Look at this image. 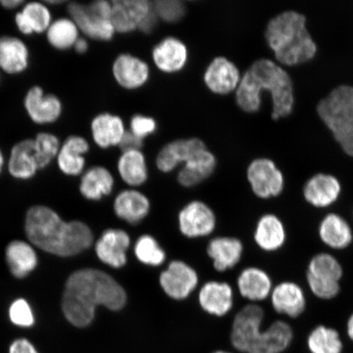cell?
I'll return each mask as SVG.
<instances>
[{
    "mask_svg": "<svg viewBox=\"0 0 353 353\" xmlns=\"http://www.w3.org/2000/svg\"><path fill=\"white\" fill-rule=\"evenodd\" d=\"M114 178L108 169L101 166L90 168L83 174L79 191L90 201H99L112 192Z\"/></svg>",
    "mask_w": 353,
    "mask_h": 353,
    "instance_id": "d6a6232c",
    "label": "cell"
},
{
    "mask_svg": "<svg viewBox=\"0 0 353 353\" xmlns=\"http://www.w3.org/2000/svg\"><path fill=\"white\" fill-rule=\"evenodd\" d=\"M143 140L138 138L130 131H126L125 135L119 147L122 150V152L128 151H134V150H140L143 148Z\"/></svg>",
    "mask_w": 353,
    "mask_h": 353,
    "instance_id": "7bdbcfd3",
    "label": "cell"
},
{
    "mask_svg": "<svg viewBox=\"0 0 353 353\" xmlns=\"http://www.w3.org/2000/svg\"><path fill=\"white\" fill-rule=\"evenodd\" d=\"M73 48L79 54H85L88 50V43L85 38L79 37L74 43Z\"/></svg>",
    "mask_w": 353,
    "mask_h": 353,
    "instance_id": "7dc6e473",
    "label": "cell"
},
{
    "mask_svg": "<svg viewBox=\"0 0 353 353\" xmlns=\"http://www.w3.org/2000/svg\"><path fill=\"white\" fill-rule=\"evenodd\" d=\"M347 329L348 336H350L353 341V313L350 317V319H348Z\"/></svg>",
    "mask_w": 353,
    "mask_h": 353,
    "instance_id": "c3c4849f",
    "label": "cell"
},
{
    "mask_svg": "<svg viewBox=\"0 0 353 353\" xmlns=\"http://www.w3.org/2000/svg\"><path fill=\"white\" fill-rule=\"evenodd\" d=\"M251 188L256 196L268 199L279 196L284 188V176L270 159L259 158L247 170Z\"/></svg>",
    "mask_w": 353,
    "mask_h": 353,
    "instance_id": "9c48e42d",
    "label": "cell"
},
{
    "mask_svg": "<svg viewBox=\"0 0 353 353\" xmlns=\"http://www.w3.org/2000/svg\"><path fill=\"white\" fill-rule=\"evenodd\" d=\"M271 92L274 120L292 112L294 97L292 79L286 70L270 59L255 61L243 74L236 90V103L246 112H258L262 91Z\"/></svg>",
    "mask_w": 353,
    "mask_h": 353,
    "instance_id": "3957f363",
    "label": "cell"
},
{
    "mask_svg": "<svg viewBox=\"0 0 353 353\" xmlns=\"http://www.w3.org/2000/svg\"><path fill=\"white\" fill-rule=\"evenodd\" d=\"M237 285L241 296L250 301H262L272 293L270 276L258 268L245 269L238 277Z\"/></svg>",
    "mask_w": 353,
    "mask_h": 353,
    "instance_id": "f1b7e54d",
    "label": "cell"
},
{
    "mask_svg": "<svg viewBox=\"0 0 353 353\" xmlns=\"http://www.w3.org/2000/svg\"><path fill=\"white\" fill-rule=\"evenodd\" d=\"M125 132L122 119L112 114H100L91 123L92 139L103 149L120 145Z\"/></svg>",
    "mask_w": 353,
    "mask_h": 353,
    "instance_id": "d4e9b609",
    "label": "cell"
},
{
    "mask_svg": "<svg viewBox=\"0 0 353 353\" xmlns=\"http://www.w3.org/2000/svg\"><path fill=\"white\" fill-rule=\"evenodd\" d=\"M272 304L274 310L295 319L302 314L306 308V298L303 290L296 283L282 282L272 291Z\"/></svg>",
    "mask_w": 353,
    "mask_h": 353,
    "instance_id": "ffe728a7",
    "label": "cell"
},
{
    "mask_svg": "<svg viewBox=\"0 0 353 353\" xmlns=\"http://www.w3.org/2000/svg\"><path fill=\"white\" fill-rule=\"evenodd\" d=\"M59 139L50 132H41L34 139V156L39 170H42L57 158L61 148Z\"/></svg>",
    "mask_w": 353,
    "mask_h": 353,
    "instance_id": "f35d334b",
    "label": "cell"
},
{
    "mask_svg": "<svg viewBox=\"0 0 353 353\" xmlns=\"http://www.w3.org/2000/svg\"><path fill=\"white\" fill-rule=\"evenodd\" d=\"M134 254L139 261L148 266L158 267L165 261L166 254L154 238L143 235L134 245Z\"/></svg>",
    "mask_w": 353,
    "mask_h": 353,
    "instance_id": "74e56055",
    "label": "cell"
},
{
    "mask_svg": "<svg viewBox=\"0 0 353 353\" xmlns=\"http://www.w3.org/2000/svg\"><path fill=\"white\" fill-rule=\"evenodd\" d=\"M158 20V17L152 8V12L145 17L139 29L143 33H151L156 28Z\"/></svg>",
    "mask_w": 353,
    "mask_h": 353,
    "instance_id": "f6af8a7d",
    "label": "cell"
},
{
    "mask_svg": "<svg viewBox=\"0 0 353 353\" xmlns=\"http://www.w3.org/2000/svg\"><path fill=\"white\" fill-rule=\"evenodd\" d=\"M90 151V143L81 136L68 137L61 145L57 157V165L63 174L77 176L82 173L85 166L83 154Z\"/></svg>",
    "mask_w": 353,
    "mask_h": 353,
    "instance_id": "44dd1931",
    "label": "cell"
},
{
    "mask_svg": "<svg viewBox=\"0 0 353 353\" xmlns=\"http://www.w3.org/2000/svg\"><path fill=\"white\" fill-rule=\"evenodd\" d=\"M317 112L343 151L353 156V86L335 88L321 100Z\"/></svg>",
    "mask_w": 353,
    "mask_h": 353,
    "instance_id": "8992f818",
    "label": "cell"
},
{
    "mask_svg": "<svg viewBox=\"0 0 353 353\" xmlns=\"http://www.w3.org/2000/svg\"><path fill=\"white\" fill-rule=\"evenodd\" d=\"M6 261L13 276L24 278L32 272L38 264L33 247L22 241H13L6 248Z\"/></svg>",
    "mask_w": 353,
    "mask_h": 353,
    "instance_id": "f546056e",
    "label": "cell"
},
{
    "mask_svg": "<svg viewBox=\"0 0 353 353\" xmlns=\"http://www.w3.org/2000/svg\"><path fill=\"white\" fill-rule=\"evenodd\" d=\"M212 353H233V352H228V351H225V350H218V351H215V352H212Z\"/></svg>",
    "mask_w": 353,
    "mask_h": 353,
    "instance_id": "816d5d0a",
    "label": "cell"
},
{
    "mask_svg": "<svg viewBox=\"0 0 353 353\" xmlns=\"http://www.w3.org/2000/svg\"><path fill=\"white\" fill-rule=\"evenodd\" d=\"M39 170L34 156V139L20 141L11 149L8 171L13 178L29 179Z\"/></svg>",
    "mask_w": 353,
    "mask_h": 353,
    "instance_id": "4316f807",
    "label": "cell"
},
{
    "mask_svg": "<svg viewBox=\"0 0 353 353\" xmlns=\"http://www.w3.org/2000/svg\"><path fill=\"white\" fill-rule=\"evenodd\" d=\"M152 8L159 20L174 23L183 19L186 7L179 0H157L152 2Z\"/></svg>",
    "mask_w": 353,
    "mask_h": 353,
    "instance_id": "ab89813d",
    "label": "cell"
},
{
    "mask_svg": "<svg viewBox=\"0 0 353 353\" xmlns=\"http://www.w3.org/2000/svg\"><path fill=\"white\" fill-rule=\"evenodd\" d=\"M117 167L121 178L129 186L139 187L148 180L147 161L140 150L122 152Z\"/></svg>",
    "mask_w": 353,
    "mask_h": 353,
    "instance_id": "836d02e7",
    "label": "cell"
},
{
    "mask_svg": "<svg viewBox=\"0 0 353 353\" xmlns=\"http://www.w3.org/2000/svg\"><path fill=\"white\" fill-rule=\"evenodd\" d=\"M341 185L335 176L319 174L312 176L303 188V196L309 204L316 208H325L338 200Z\"/></svg>",
    "mask_w": 353,
    "mask_h": 353,
    "instance_id": "d6986e66",
    "label": "cell"
},
{
    "mask_svg": "<svg viewBox=\"0 0 353 353\" xmlns=\"http://www.w3.org/2000/svg\"><path fill=\"white\" fill-rule=\"evenodd\" d=\"M26 232L35 246L60 257L81 254L94 241L91 229L85 223L79 221L65 222L55 211L42 205L28 210Z\"/></svg>",
    "mask_w": 353,
    "mask_h": 353,
    "instance_id": "7a4b0ae2",
    "label": "cell"
},
{
    "mask_svg": "<svg viewBox=\"0 0 353 353\" xmlns=\"http://www.w3.org/2000/svg\"><path fill=\"white\" fill-rule=\"evenodd\" d=\"M157 128V122L153 118L143 116V114H136L131 119L130 131L138 138L144 140L156 132Z\"/></svg>",
    "mask_w": 353,
    "mask_h": 353,
    "instance_id": "b9f144b4",
    "label": "cell"
},
{
    "mask_svg": "<svg viewBox=\"0 0 353 353\" xmlns=\"http://www.w3.org/2000/svg\"><path fill=\"white\" fill-rule=\"evenodd\" d=\"M24 107L30 120L37 125L56 122L63 112L61 100L54 94H44L41 87L34 86L28 90Z\"/></svg>",
    "mask_w": 353,
    "mask_h": 353,
    "instance_id": "4fadbf2b",
    "label": "cell"
},
{
    "mask_svg": "<svg viewBox=\"0 0 353 353\" xmlns=\"http://www.w3.org/2000/svg\"><path fill=\"white\" fill-rule=\"evenodd\" d=\"M321 239L330 248L343 250L352 241V232L347 221L336 214H329L319 227Z\"/></svg>",
    "mask_w": 353,
    "mask_h": 353,
    "instance_id": "4dcf8cb0",
    "label": "cell"
},
{
    "mask_svg": "<svg viewBox=\"0 0 353 353\" xmlns=\"http://www.w3.org/2000/svg\"><path fill=\"white\" fill-rule=\"evenodd\" d=\"M112 3V23L114 32L130 33L139 29L152 10L148 0H114Z\"/></svg>",
    "mask_w": 353,
    "mask_h": 353,
    "instance_id": "7c38bea8",
    "label": "cell"
},
{
    "mask_svg": "<svg viewBox=\"0 0 353 353\" xmlns=\"http://www.w3.org/2000/svg\"><path fill=\"white\" fill-rule=\"evenodd\" d=\"M207 252L213 259L216 270L224 272L240 262L243 245L236 238L217 237L210 241Z\"/></svg>",
    "mask_w": 353,
    "mask_h": 353,
    "instance_id": "83f0119b",
    "label": "cell"
},
{
    "mask_svg": "<svg viewBox=\"0 0 353 353\" xmlns=\"http://www.w3.org/2000/svg\"><path fill=\"white\" fill-rule=\"evenodd\" d=\"M46 4H50V6H57V4H61L65 3L61 0H48V1L43 2Z\"/></svg>",
    "mask_w": 353,
    "mask_h": 353,
    "instance_id": "681fc988",
    "label": "cell"
},
{
    "mask_svg": "<svg viewBox=\"0 0 353 353\" xmlns=\"http://www.w3.org/2000/svg\"><path fill=\"white\" fill-rule=\"evenodd\" d=\"M114 210L118 218L130 224H138L150 211L148 198L136 190H125L116 197Z\"/></svg>",
    "mask_w": 353,
    "mask_h": 353,
    "instance_id": "484cf974",
    "label": "cell"
},
{
    "mask_svg": "<svg viewBox=\"0 0 353 353\" xmlns=\"http://www.w3.org/2000/svg\"><path fill=\"white\" fill-rule=\"evenodd\" d=\"M342 276L341 265L331 254H316L308 264L307 284L317 298L331 299L336 297L341 290L339 281Z\"/></svg>",
    "mask_w": 353,
    "mask_h": 353,
    "instance_id": "ba28073f",
    "label": "cell"
},
{
    "mask_svg": "<svg viewBox=\"0 0 353 353\" xmlns=\"http://www.w3.org/2000/svg\"><path fill=\"white\" fill-rule=\"evenodd\" d=\"M160 284L164 292L171 299H187L198 285V275L194 269L183 261L171 262L161 272Z\"/></svg>",
    "mask_w": 353,
    "mask_h": 353,
    "instance_id": "30bf717a",
    "label": "cell"
},
{
    "mask_svg": "<svg viewBox=\"0 0 353 353\" xmlns=\"http://www.w3.org/2000/svg\"><path fill=\"white\" fill-rule=\"evenodd\" d=\"M70 19L77 24L79 32L95 41H109L114 37L112 23V3L105 0L90 3L70 2L68 6Z\"/></svg>",
    "mask_w": 353,
    "mask_h": 353,
    "instance_id": "52a82bcc",
    "label": "cell"
},
{
    "mask_svg": "<svg viewBox=\"0 0 353 353\" xmlns=\"http://www.w3.org/2000/svg\"><path fill=\"white\" fill-rule=\"evenodd\" d=\"M217 161L214 154L201 150L190 159L178 174L179 183L185 188H192L210 178L215 170Z\"/></svg>",
    "mask_w": 353,
    "mask_h": 353,
    "instance_id": "603a6c76",
    "label": "cell"
},
{
    "mask_svg": "<svg viewBox=\"0 0 353 353\" xmlns=\"http://www.w3.org/2000/svg\"><path fill=\"white\" fill-rule=\"evenodd\" d=\"M79 30L70 17H61L52 21L46 30L48 43L59 50H68L73 48L79 37Z\"/></svg>",
    "mask_w": 353,
    "mask_h": 353,
    "instance_id": "e575fe53",
    "label": "cell"
},
{
    "mask_svg": "<svg viewBox=\"0 0 353 353\" xmlns=\"http://www.w3.org/2000/svg\"><path fill=\"white\" fill-rule=\"evenodd\" d=\"M152 59L163 72L176 73L182 70L188 60V50L180 39L175 37L163 39L154 47Z\"/></svg>",
    "mask_w": 353,
    "mask_h": 353,
    "instance_id": "ac0fdd59",
    "label": "cell"
},
{
    "mask_svg": "<svg viewBox=\"0 0 353 353\" xmlns=\"http://www.w3.org/2000/svg\"><path fill=\"white\" fill-rule=\"evenodd\" d=\"M312 353H341L343 343L336 330L324 325L317 326L307 338Z\"/></svg>",
    "mask_w": 353,
    "mask_h": 353,
    "instance_id": "d590c367",
    "label": "cell"
},
{
    "mask_svg": "<svg viewBox=\"0 0 353 353\" xmlns=\"http://www.w3.org/2000/svg\"><path fill=\"white\" fill-rule=\"evenodd\" d=\"M181 232L188 238L206 236L214 232L216 218L213 210L201 201H192L180 211Z\"/></svg>",
    "mask_w": 353,
    "mask_h": 353,
    "instance_id": "8fae6325",
    "label": "cell"
},
{
    "mask_svg": "<svg viewBox=\"0 0 353 353\" xmlns=\"http://www.w3.org/2000/svg\"><path fill=\"white\" fill-rule=\"evenodd\" d=\"M126 302L125 290L112 276L86 268L73 272L66 281L61 308L70 324L85 328L94 321L97 307L117 312Z\"/></svg>",
    "mask_w": 353,
    "mask_h": 353,
    "instance_id": "6da1fadb",
    "label": "cell"
},
{
    "mask_svg": "<svg viewBox=\"0 0 353 353\" xmlns=\"http://www.w3.org/2000/svg\"><path fill=\"white\" fill-rule=\"evenodd\" d=\"M203 310L210 315L223 316L233 306V291L230 285L217 281L207 282L199 293Z\"/></svg>",
    "mask_w": 353,
    "mask_h": 353,
    "instance_id": "7402d4cb",
    "label": "cell"
},
{
    "mask_svg": "<svg viewBox=\"0 0 353 353\" xmlns=\"http://www.w3.org/2000/svg\"><path fill=\"white\" fill-rule=\"evenodd\" d=\"M8 315L12 323L19 327L30 328L34 325L32 308L24 299H17L12 303Z\"/></svg>",
    "mask_w": 353,
    "mask_h": 353,
    "instance_id": "60d3db41",
    "label": "cell"
},
{
    "mask_svg": "<svg viewBox=\"0 0 353 353\" xmlns=\"http://www.w3.org/2000/svg\"><path fill=\"white\" fill-rule=\"evenodd\" d=\"M4 165V157L1 150H0V173H1Z\"/></svg>",
    "mask_w": 353,
    "mask_h": 353,
    "instance_id": "f907efd6",
    "label": "cell"
},
{
    "mask_svg": "<svg viewBox=\"0 0 353 353\" xmlns=\"http://www.w3.org/2000/svg\"><path fill=\"white\" fill-rule=\"evenodd\" d=\"M130 245L129 234L121 229L110 228L97 241L95 252L100 261L113 268H121L127 263Z\"/></svg>",
    "mask_w": 353,
    "mask_h": 353,
    "instance_id": "9a60e30c",
    "label": "cell"
},
{
    "mask_svg": "<svg viewBox=\"0 0 353 353\" xmlns=\"http://www.w3.org/2000/svg\"><path fill=\"white\" fill-rule=\"evenodd\" d=\"M205 148L204 142L196 138L173 141L158 153L157 168L163 173H170L176 166L186 163L194 154Z\"/></svg>",
    "mask_w": 353,
    "mask_h": 353,
    "instance_id": "e0dca14e",
    "label": "cell"
},
{
    "mask_svg": "<svg viewBox=\"0 0 353 353\" xmlns=\"http://www.w3.org/2000/svg\"><path fill=\"white\" fill-rule=\"evenodd\" d=\"M8 353H39L34 344L28 339L20 338L15 339L11 343Z\"/></svg>",
    "mask_w": 353,
    "mask_h": 353,
    "instance_id": "ee69618b",
    "label": "cell"
},
{
    "mask_svg": "<svg viewBox=\"0 0 353 353\" xmlns=\"http://www.w3.org/2000/svg\"><path fill=\"white\" fill-rule=\"evenodd\" d=\"M254 240L260 248L268 252L279 250L285 241L283 223L274 214L263 215L256 227Z\"/></svg>",
    "mask_w": 353,
    "mask_h": 353,
    "instance_id": "1f68e13d",
    "label": "cell"
},
{
    "mask_svg": "<svg viewBox=\"0 0 353 353\" xmlns=\"http://www.w3.org/2000/svg\"><path fill=\"white\" fill-rule=\"evenodd\" d=\"M264 312L255 304L243 307L234 319L230 334L234 348L242 353H281L293 341V330L285 321H276L261 330Z\"/></svg>",
    "mask_w": 353,
    "mask_h": 353,
    "instance_id": "277c9868",
    "label": "cell"
},
{
    "mask_svg": "<svg viewBox=\"0 0 353 353\" xmlns=\"http://www.w3.org/2000/svg\"><path fill=\"white\" fill-rule=\"evenodd\" d=\"M241 79L239 69L224 57H215L204 74V82L207 88L219 95H227L236 91Z\"/></svg>",
    "mask_w": 353,
    "mask_h": 353,
    "instance_id": "5bb4252c",
    "label": "cell"
},
{
    "mask_svg": "<svg viewBox=\"0 0 353 353\" xmlns=\"http://www.w3.org/2000/svg\"><path fill=\"white\" fill-rule=\"evenodd\" d=\"M265 35L281 63H302L316 54V44L307 30L306 17L298 12L285 11L273 17Z\"/></svg>",
    "mask_w": 353,
    "mask_h": 353,
    "instance_id": "5b68a950",
    "label": "cell"
},
{
    "mask_svg": "<svg viewBox=\"0 0 353 353\" xmlns=\"http://www.w3.org/2000/svg\"><path fill=\"white\" fill-rule=\"evenodd\" d=\"M112 74L119 85L126 90H136L148 82L150 69L148 64L139 57L123 54L114 60Z\"/></svg>",
    "mask_w": 353,
    "mask_h": 353,
    "instance_id": "2e32d148",
    "label": "cell"
},
{
    "mask_svg": "<svg viewBox=\"0 0 353 353\" xmlns=\"http://www.w3.org/2000/svg\"><path fill=\"white\" fill-rule=\"evenodd\" d=\"M29 65V50L19 38L4 35L0 37V69L16 74L24 72Z\"/></svg>",
    "mask_w": 353,
    "mask_h": 353,
    "instance_id": "cb8c5ba5",
    "label": "cell"
},
{
    "mask_svg": "<svg viewBox=\"0 0 353 353\" xmlns=\"http://www.w3.org/2000/svg\"><path fill=\"white\" fill-rule=\"evenodd\" d=\"M25 4L22 0H0V6L8 10H15V8Z\"/></svg>",
    "mask_w": 353,
    "mask_h": 353,
    "instance_id": "bcb514c9",
    "label": "cell"
},
{
    "mask_svg": "<svg viewBox=\"0 0 353 353\" xmlns=\"http://www.w3.org/2000/svg\"><path fill=\"white\" fill-rule=\"evenodd\" d=\"M20 12L33 33L46 32L52 21L50 8L43 2L26 3Z\"/></svg>",
    "mask_w": 353,
    "mask_h": 353,
    "instance_id": "8d00e7d4",
    "label": "cell"
}]
</instances>
